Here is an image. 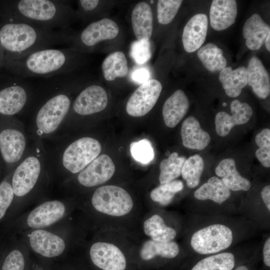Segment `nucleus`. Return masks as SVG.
<instances>
[{"instance_id":"obj_1","label":"nucleus","mask_w":270,"mask_h":270,"mask_svg":"<svg viewBox=\"0 0 270 270\" xmlns=\"http://www.w3.org/2000/svg\"><path fill=\"white\" fill-rule=\"evenodd\" d=\"M80 207L94 228L114 229L127 234L128 226L136 224L142 208L137 206L127 190L112 184L98 187L88 204Z\"/></svg>"},{"instance_id":"obj_2","label":"nucleus","mask_w":270,"mask_h":270,"mask_svg":"<svg viewBox=\"0 0 270 270\" xmlns=\"http://www.w3.org/2000/svg\"><path fill=\"white\" fill-rule=\"evenodd\" d=\"M76 78L70 72L41 78L34 84L32 98L25 110L34 112L40 134L54 132L68 115L72 104V90Z\"/></svg>"},{"instance_id":"obj_3","label":"nucleus","mask_w":270,"mask_h":270,"mask_svg":"<svg viewBox=\"0 0 270 270\" xmlns=\"http://www.w3.org/2000/svg\"><path fill=\"white\" fill-rule=\"evenodd\" d=\"M68 30L46 28L24 22L8 20L0 27V42L4 63L40 50L68 43Z\"/></svg>"},{"instance_id":"obj_4","label":"nucleus","mask_w":270,"mask_h":270,"mask_svg":"<svg viewBox=\"0 0 270 270\" xmlns=\"http://www.w3.org/2000/svg\"><path fill=\"white\" fill-rule=\"evenodd\" d=\"M1 14L8 20L50 30H68L74 14L63 0H17L5 2Z\"/></svg>"},{"instance_id":"obj_5","label":"nucleus","mask_w":270,"mask_h":270,"mask_svg":"<svg viewBox=\"0 0 270 270\" xmlns=\"http://www.w3.org/2000/svg\"><path fill=\"white\" fill-rule=\"evenodd\" d=\"M80 53L72 48H48L5 63L13 76L46 78L72 72L80 64Z\"/></svg>"},{"instance_id":"obj_6","label":"nucleus","mask_w":270,"mask_h":270,"mask_svg":"<svg viewBox=\"0 0 270 270\" xmlns=\"http://www.w3.org/2000/svg\"><path fill=\"white\" fill-rule=\"evenodd\" d=\"M97 232L86 248L90 262L100 270H126L128 262L123 248L126 246L121 239L127 234L114 229Z\"/></svg>"},{"instance_id":"obj_7","label":"nucleus","mask_w":270,"mask_h":270,"mask_svg":"<svg viewBox=\"0 0 270 270\" xmlns=\"http://www.w3.org/2000/svg\"><path fill=\"white\" fill-rule=\"evenodd\" d=\"M24 232V242L30 250L40 260L58 263L70 248L68 237L60 232L47 228L29 230Z\"/></svg>"},{"instance_id":"obj_8","label":"nucleus","mask_w":270,"mask_h":270,"mask_svg":"<svg viewBox=\"0 0 270 270\" xmlns=\"http://www.w3.org/2000/svg\"><path fill=\"white\" fill-rule=\"evenodd\" d=\"M71 208L74 206L58 200L42 202L22 218V232L52 226L68 216Z\"/></svg>"},{"instance_id":"obj_9","label":"nucleus","mask_w":270,"mask_h":270,"mask_svg":"<svg viewBox=\"0 0 270 270\" xmlns=\"http://www.w3.org/2000/svg\"><path fill=\"white\" fill-rule=\"evenodd\" d=\"M29 79L14 76L0 89V114L12 116L26 110L34 86Z\"/></svg>"},{"instance_id":"obj_10","label":"nucleus","mask_w":270,"mask_h":270,"mask_svg":"<svg viewBox=\"0 0 270 270\" xmlns=\"http://www.w3.org/2000/svg\"><path fill=\"white\" fill-rule=\"evenodd\" d=\"M102 150L100 142L90 137H84L70 144L62 152V168L74 174H78L97 158Z\"/></svg>"},{"instance_id":"obj_11","label":"nucleus","mask_w":270,"mask_h":270,"mask_svg":"<svg viewBox=\"0 0 270 270\" xmlns=\"http://www.w3.org/2000/svg\"><path fill=\"white\" fill-rule=\"evenodd\" d=\"M232 239V231L228 226L214 224L195 232L192 236L190 245L200 254H211L228 248Z\"/></svg>"},{"instance_id":"obj_12","label":"nucleus","mask_w":270,"mask_h":270,"mask_svg":"<svg viewBox=\"0 0 270 270\" xmlns=\"http://www.w3.org/2000/svg\"><path fill=\"white\" fill-rule=\"evenodd\" d=\"M119 32L117 24L103 18L88 24L76 37L70 34L68 43L73 42L74 49L92 48L102 41L114 38Z\"/></svg>"},{"instance_id":"obj_13","label":"nucleus","mask_w":270,"mask_h":270,"mask_svg":"<svg viewBox=\"0 0 270 270\" xmlns=\"http://www.w3.org/2000/svg\"><path fill=\"white\" fill-rule=\"evenodd\" d=\"M42 172L40 159L35 156L25 158L16 168L12 178L14 196L24 198L28 196L38 184Z\"/></svg>"},{"instance_id":"obj_14","label":"nucleus","mask_w":270,"mask_h":270,"mask_svg":"<svg viewBox=\"0 0 270 270\" xmlns=\"http://www.w3.org/2000/svg\"><path fill=\"white\" fill-rule=\"evenodd\" d=\"M162 88L160 82L156 79H150L142 84L128 100L127 113L134 117H140L148 114L157 102Z\"/></svg>"},{"instance_id":"obj_15","label":"nucleus","mask_w":270,"mask_h":270,"mask_svg":"<svg viewBox=\"0 0 270 270\" xmlns=\"http://www.w3.org/2000/svg\"><path fill=\"white\" fill-rule=\"evenodd\" d=\"M115 170L112 159L108 155L103 154L98 156L78 174L77 182L84 188L99 186L110 180Z\"/></svg>"},{"instance_id":"obj_16","label":"nucleus","mask_w":270,"mask_h":270,"mask_svg":"<svg viewBox=\"0 0 270 270\" xmlns=\"http://www.w3.org/2000/svg\"><path fill=\"white\" fill-rule=\"evenodd\" d=\"M108 102L105 90L97 84H90L84 88L76 96L70 108L80 116H89L102 112Z\"/></svg>"},{"instance_id":"obj_17","label":"nucleus","mask_w":270,"mask_h":270,"mask_svg":"<svg viewBox=\"0 0 270 270\" xmlns=\"http://www.w3.org/2000/svg\"><path fill=\"white\" fill-rule=\"evenodd\" d=\"M230 114L224 112H218L215 116V128L217 134L220 136H227L236 125L244 124L250 119L253 111L246 102L234 100L230 104Z\"/></svg>"},{"instance_id":"obj_18","label":"nucleus","mask_w":270,"mask_h":270,"mask_svg":"<svg viewBox=\"0 0 270 270\" xmlns=\"http://www.w3.org/2000/svg\"><path fill=\"white\" fill-rule=\"evenodd\" d=\"M208 19L204 14L192 16L184 26L182 42L184 50L189 53L198 50L204 43L207 35Z\"/></svg>"},{"instance_id":"obj_19","label":"nucleus","mask_w":270,"mask_h":270,"mask_svg":"<svg viewBox=\"0 0 270 270\" xmlns=\"http://www.w3.org/2000/svg\"><path fill=\"white\" fill-rule=\"evenodd\" d=\"M26 148V140L20 130L9 128L0 132V152L8 164H14L22 158Z\"/></svg>"},{"instance_id":"obj_20","label":"nucleus","mask_w":270,"mask_h":270,"mask_svg":"<svg viewBox=\"0 0 270 270\" xmlns=\"http://www.w3.org/2000/svg\"><path fill=\"white\" fill-rule=\"evenodd\" d=\"M237 13V3L236 0H212L210 10L212 28L217 31L228 28L234 23Z\"/></svg>"},{"instance_id":"obj_21","label":"nucleus","mask_w":270,"mask_h":270,"mask_svg":"<svg viewBox=\"0 0 270 270\" xmlns=\"http://www.w3.org/2000/svg\"><path fill=\"white\" fill-rule=\"evenodd\" d=\"M190 107L188 96L182 90H176L165 101L162 107V116L166 125L174 128L183 118Z\"/></svg>"},{"instance_id":"obj_22","label":"nucleus","mask_w":270,"mask_h":270,"mask_svg":"<svg viewBox=\"0 0 270 270\" xmlns=\"http://www.w3.org/2000/svg\"><path fill=\"white\" fill-rule=\"evenodd\" d=\"M246 69L248 84L258 97L265 99L270 93V78L262 62L253 56L250 59Z\"/></svg>"},{"instance_id":"obj_23","label":"nucleus","mask_w":270,"mask_h":270,"mask_svg":"<svg viewBox=\"0 0 270 270\" xmlns=\"http://www.w3.org/2000/svg\"><path fill=\"white\" fill-rule=\"evenodd\" d=\"M182 144L186 148L202 150L210 143V136L200 126L198 120L190 116L183 122L180 130Z\"/></svg>"},{"instance_id":"obj_24","label":"nucleus","mask_w":270,"mask_h":270,"mask_svg":"<svg viewBox=\"0 0 270 270\" xmlns=\"http://www.w3.org/2000/svg\"><path fill=\"white\" fill-rule=\"evenodd\" d=\"M131 22L134 34L138 40H148L153 30V15L150 5L141 2L134 8Z\"/></svg>"},{"instance_id":"obj_25","label":"nucleus","mask_w":270,"mask_h":270,"mask_svg":"<svg viewBox=\"0 0 270 270\" xmlns=\"http://www.w3.org/2000/svg\"><path fill=\"white\" fill-rule=\"evenodd\" d=\"M270 33V26L258 14H254L247 19L242 28L246 44L252 50H259Z\"/></svg>"},{"instance_id":"obj_26","label":"nucleus","mask_w":270,"mask_h":270,"mask_svg":"<svg viewBox=\"0 0 270 270\" xmlns=\"http://www.w3.org/2000/svg\"><path fill=\"white\" fill-rule=\"evenodd\" d=\"M137 248L140 258L144 262L152 260L156 257L172 259L180 252L179 246L173 240L162 242L146 239Z\"/></svg>"},{"instance_id":"obj_27","label":"nucleus","mask_w":270,"mask_h":270,"mask_svg":"<svg viewBox=\"0 0 270 270\" xmlns=\"http://www.w3.org/2000/svg\"><path fill=\"white\" fill-rule=\"evenodd\" d=\"M215 172L230 190L247 191L251 187L250 182L239 173L233 158L221 160L216 167Z\"/></svg>"},{"instance_id":"obj_28","label":"nucleus","mask_w":270,"mask_h":270,"mask_svg":"<svg viewBox=\"0 0 270 270\" xmlns=\"http://www.w3.org/2000/svg\"><path fill=\"white\" fill-rule=\"evenodd\" d=\"M219 80L226 94L229 97L236 98L248 84L246 68L242 66L233 70L226 66L220 72Z\"/></svg>"},{"instance_id":"obj_29","label":"nucleus","mask_w":270,"mask_h":270,"mask_svg":"<svg viewBox=\"0 0 270 270\" xmlns=\"http://www.w3.org/2000/svg\"><path fill=\"white\" fill-rule=\"evenodd\" d=\"M144 234L153 240L166 242L173 240L176 236V232L168 226L162 216L157 214L147 216L142 222Z\"/></svg>"},{"instance_id":"obj_30","label":"nucleus","mask_w":270,"mask_h":270,"mask_svg":"<svg viewBox=\"0 0 270 270\" xmlns=\"http://www.w3.org/2000/svg\"><path fill=\"white\" fill-rule=\"evenodd\" d=\"M230 190L220 178L216 176L210 178L194 192V196L198 200H210L222 204L230 196Z\"/></svg>"},{"instance_id":"obj_31","label":"nucleus","mask_w":270,"mask_h":270,"mask_svg":"<svg viewBox=\"0 0 270 270\" xmlns=\"http://www.w3.org/2000/svg\"><path fill=\"white\" fill-rule=\"evenodd\" d=\"M197 56L204 66L212 72H220L227 65V60L223 52L216 45L209 42L201 46Z\"/></svg>"},{"instance_id":"obj_32","label":"nucleus","mask_w":270,"mask_h":270,"mask_svg":"<svg viewBox=\"0 0 270 270\" xmlns=\"http://www.w3.org/2000/svg\"><path fill=\"white\" fill-rule=\"evenodd\" d=\"M102 68L104 78L108 81L126 76L128 68L124 54L120 51L110 54L104 60Z\"/></svg>"},{"instance_id":"obj_33","label":"nucleus","mask_w":270,"mask_h":270,"mask_svg":"<svg viewBox=\"0 0 270 270\" xmlns=\"http://www.w3.org/2000/svg\"><path fill=\"white\" fill-rule=\"evenodd\" d=\"M24 248L23 243L22 248L10 251L1 262L0 270H30L32 260L29 251Z\"/></svg>"},{"instance_id":"obj_34","label":"nucleus","mask_w":270,"mask_h":270,"mask_svg":"<svg viewBox=\"0 0 270 270\" xmlns=\"http://www.w3.org/2000/svg\"><path fill=\"white\" fill-rule=\"evenodd\" d=\"M186 160L184 156H179L176 152L162 160L160 164L159 182L160 184L175 180L181 175L183 165Z\"/></svg>"},{"instance_id":"obj_35","label":"nucleus","mask_w":270,"mask_h":270,"mask_svg":"<svg viewBox=\"0 0 270 270\" xmlns=\"http://www.w3.org/2000/svg\"><path fill=\"white\" fill-rule=\"evenodd\" d=\"M235 258L231 252H222L206 258L196 263L191 270H232Z\"/></svg>"},{"instance_id":"obj_36","label":"nucleus","mask_w":270,"mask_h":270,"mask_svg":"<svg viewBox=\"0 0 270 270\" xmlns=\"http://www.w3.org/2000/svg\"><path fill=\"white\" fill-rule=\"evenodd\" d=\"M202 158L196 154L186 159L182 170L181 175L190 188L197 186L204 169Z\"/></svg>"},{"instance_id":"obj_37","label":"nucleus","mask_w":270,"mask_h":270,"mask_svg":"<svg viewBox=\"0 0 270 270\" xmlns=\"http://www.w3.org/2000/svg\"><path fill=\"white\" fill-rule=\"evenodd\" d=\"M183 188L184 184L181 180H174L154 188L150 193V198L154 202L166 206L172 202L175 194Z\"/></svg>"},{"instance_id":"obj_38","label":"nucleus","mask_w":270,"mask_h":270,"mask_svg":"<svg viewBox=\"0 0 270 270\" xmlns=\"http://www.w3.org/2000/svg\"><path fill=\"white\" fill-rule=\"evenodd\" d=\"M180 0H160L157 4V18L162 24H170L174 18L182 2Z\"/></svg>"},{"instance_id":"obj_39","label":"nucleus","mask_w":270,"mask_h":270,"mask_svg":"<svg viewBox=\"0 0 270 270\" xmlns=\"http://www.w3.org/2000/svg\"><path fill=\"white\" fill-rule=\"evenodd\" d=\"M130 150L134 159L142 164H148L154 158V148L150 141L147 139L132 142Z\"/></svg>"},{"instance_id":"obj_40","label":"nucleus","mask_w":270,"mask_h":270,"mask_svg":"<svg viewBox=\"0 0 270 270\" xmlns=\"http://www.w3.org/2000/svg\"><path fill=\"white\" fill-rule=\"evenodd\" d=\"M255 142L259 148L256 151V156L266 168L270 166V130L263 129L255 138Z\"/></svg>"},{"instance_id":"obj_41","label":"nucleus","mask_w":270,"mask_h":270,"mask_svg":"<svg viewBox=\"0 0 270 270\" xmlns=\"http://www.w3.org/2000/svg\"><path fill=\"white\" fill-rule=\"evenodd\" d=\"M130 54L138 64L146 62L150 58V47L148 40H136L131 46Z\"/></svg>"},{"instance_id":"obj_42","label":"nucleus","mask_w":270,"mask_h":270,"mask_svg":"<svg viewBox=\"0 0 270 270\" xmlns=\"http://www.w3.org/2000/svg\"><path fill=\"white\" fill-rule=\"evenodd\" d=\"M14 193L10 183L6 180L0 184V220L5 215L14 198Z\"/></svg>"},{"instance_id":"obj_43","label":"nucleus","mask_w":270,"mask_h":270,"mask_svg":"<svg viewBox=\"0 0 270 270\" xmlns=\"http://www.w3.org/2000/svg\"><path fill=\"white\" fill-rule=\"evenodd\" d=\"M80 12L86 14L97 8L100 1L98 0H80L78 1Z\"/></svg>"},{"instance_id":"obj_44","label":"nucleus","mask_w":270,"mask_h":270,"mask_svg":"<svg viewBox=\"0 0 270 270\" xmlns=\"http://www.w3.org/2000/svg\"><path fill=\"white\" fill-rule=\"evenodd\" d=\"M56 264L36 258L32 260L30 270H56Z\"/></svg>"},{"instance_id":"obj_45","label":"nucleus","mask_w":270,"mask_h":270,"mask_svg":"<svg viewBox=\"0 0 270 270\" xmlns=\"http://www.w3.org/2000/svg\"><path fill=\"white\" fill-rule=\"evenodd\" d=\"M150 74L146 68H140L134 72L132 74V79L140 84H143L149 80Z\"/></svg>"},{"instance_id":"obj_46","label":"nucleus","mask_w":270,"mask_h":270,"mask_svg":"<svg viewBox=\"0 0 270 270\" xmlns=\"http://www.w3.org/2000/svg\"><path fill=\"white\" fill-rule=\"evenodd\" d=\"M263 260L264 264L268 267L270 266V238L265 242L263 248Z\"/></svg>"},{"instance_id":"obj_47","label":"nucleus","mask_w":270,"mask_h":270,"mask_svg":"<svg viewBox=\"0 0 270 270\" xmlns=\"http://www.w3.org/2000/svg\"><path fill=\"white\" fill-rule=\"evenodd\" d=\"M261 196L267 209L270 211V186L267 185L262 190Z\"/></svg>"},{"instance_id":"obj_48","label":"nucleus","mask_w":270,"mask_h":270,"mask_svg":"<svg viewBox=\"0 0 270 270\" xmlns=\"http://www.w3.org/2000/svg\"><path fill=\"white\" fill-rule=\"evenodd\" d=\"M56 270H74L70 264L66 263H56Z\"/></svg>"},{"instance_id":"obj_49","label":"nucleus","mask_w":270,"mask_h":270,"mask_svg":"<svg viewBox=\"0 0 270 270\" xmlns=\"http://www.w3.org/2000/svg\"><path fill=\"white\" fill-rule=\"evenodd\" d=\"M4 60V51L1 46L0 42V66H2Z\"/></svg>"},{"instance_id":"obj_50","label":"nucleus","mask_w":270,"mask_h":270,"mask_svg":"<svg viewBox=\"0 0 270 270\" xmlns=\"http://www.w3.org/2000/svg\"><path fill=\"white\" fill-rule=\"evenodd\" d=\"M270 33L268 34V35L267 36L264 40L266 48L268 52L270 51Z\"/></svg>"},{"instance_id":"obj_51","label":"nucleus","mask_w":270,"mask_h":270,"mask_svg":"<svg viewBox=\"0 0 270 270\" xmlns=\"http://www.w3.org/2000/svg\"><path fill=\"white\" fill-rule=\"evenodd\" d=\"M234 270H248V268L244 266H241L238 267Z\"/></svg>"}]
</instances>
